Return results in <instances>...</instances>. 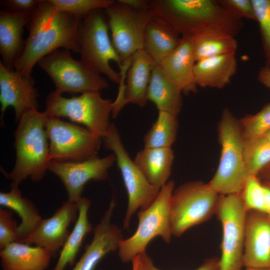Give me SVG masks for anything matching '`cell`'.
<instances>
[{"label": "cell", "instance_id": "39", "mask_svg": "<svg viewBox=\"0 0 270 270\" xmlns=\"http://www.w3.org/2000/svg\"><path fill=\"white\" fill-rule=\"evenodd\" d=\"M141 262L146 270H161L154 264L146 252L141 254ZM195 270H219V258L216 257L208 258Z\"/></svg>", "mask_w": 270, "mask_h": 270}, {"label": "cell", "instance_id": "41", "mask_svg": "<svg viewBox=\"0 0 270 270\" xmlns=\"http://www.w3.org/2000/svg\"><path fill=\"white\" fill-rule=\"evenodd\" d=\"M258 78L261 84L270 88V66L266 65L262 67L258 72Z\"/></svg>", "mask_w": 270, "mask_h": 270}, {"label": "cell", "instance_id": "36", "mask_svg": "<svg viewBox=\"0 0 270 270\" xmlns=\"http://www.w3.org/2000/svg\"><path fill=\"white\" fill-rule=\"evenodd\" d=\"M13 212L4 207L0 208V250L8 244L18 242V225L12 218Z\"/></svg>", "mask_w": 270, "mask_h": 270}, {"label": "cell", "instance_id": "3", "mask_svg": "<svg viewBox=\"0 0 270 270\" xmlns=\"http://www.w3.org/2000/svg\"><path fill=\"white\" fill-rule=\"evenodd\" d=\"M47 116L34 110L24 114L14 132L16 159L8 174L12 182L20 184L30 178L38 182L44 176L52 161L49 141L45 128Z\"/></svg>", "mask_w": 270, "mask_h": 270}, {"label": "cell", "instance_id": "44", "mask_svg": "<svg viewBox=\"0 0 270 270\" xmlns=\"http://www.w3.org/2000/svg\"><path fill=\"white\" fill-rule=\"evenodd\" d=\"M140 256L141 254L137 256L132 260V270H137L138 265L140 260Z\"/></svg>", "mask_w": 270, "mask_h": 270}, {"label": "cell", "instance_id": "1", "mask_svg": "<svg viewBox=\"0 0 270 270\" xmlns=\"http://www.w3.org/2000/svg\"><path fill=\"white\" fill-rule=\"evenodd\" d=\"M80 20L58 10L50 0H40L26 25L28 37L14 70L30 77L35 65L58 49L79 53L78 29Z\"/></svg>", "mask_w": 270, "mask_h": 270}, {"label": "cell", "instance_id": "42", "mask_svg": "<svg viewBox=\"0 0 270 270\" xmlns=\"http://www.w3.org/2000/svg\"><path fill=\"white\" fill-rule=\"evenodd\" d=\"M262 184L264 190V212L270 216V184Z\"/></svg>", "mask_w": 270, "mask_h": 270}, {"label": "cell", "instance_id": "28", "mask_svg": "<svg viewBox=\"0 0 270 270\" xmlns=\"http://www.w3.org/2000/svg\"><path fill=\"white\" fill-rule=\"evenodd\" d=\"M196 62L214 56L236 52L237 42L229 33L214 28L198 29L192 34Z\"/></svg>", "mask_w": 270, "mask_h": 270}, {"label": "cell", "instance_id": "8", "mask_svg": "<svg viewBox=\"0 0 270 270\" xmlns=\"http://www.w3.org/2000/svg\"><path fill=\"white\" fill-rule=\"evenodd\" d=\"M220 196L208 184L196 181L174 190L170 204L172 236L179 237L188 230L216 214Z\"/></svg>", "mask_w": 270, "mask_h": 270}, {"label": "cell", "instance_id": "37", "mask_svg": "<svg viewBox=\"0 0 270 270\" xmlns=\"http://www.w3.org/2000/svg\"><path fill=\"white\" fill-rule=\"evenodd\" d=\"M218 2L232 16L238 19L256 20L252 0H218Z\"/></svg>", "mask_w": 270, "mask_h": 270}, {"label": "cell", "instance_id": "26", "mask_svg": "<svg viewBox=\"0 0 270 270\" xmlns=\"http://www.w3.org/2000/svg\"><path fill=\"white\" fill-rule=\"evenodd\" d=\"M174 158L171 148H144L134 160L149 182L160 190L168 182Z\"/></svg>", "mask_w": 270, "mask_h": 270}, {"label": "cell", "instance_id": "15", "mask_svg": "<svg viewBox=\"0 0 270 270\" xmlns=\"http://www.w3.org/2000/svg\"><path fill=\"white\" fill-rule=\"evenodd\" d=\"M38 94L32 76L27 77L0 62V102L1 123L6 109L12 107L18 122L26 112L38 110Z\"/></svg>", "mask_w": 270, "mask_h": 270}, {"label": "cell", "instance_id": "17", "mask_svg": "<svg viewBox=\"0 0 270 270\" xmlns=\"http://www.w3.org/2000/svg\"><path fill=\"white\" fill-rule=\"evenodd\" d=\"M245 268H270V216L246 212L243 257Z\"/></svg>", "mask_w": 270, "mask_h": 270}, {"label": "cell", "instance_id": "10", "mask_svg": "<svg viewBox=\"0 0 270 270\" xmlns=\"http://www.w3.org/2000/svg\"><path fill=\"white\" fill-rule=\"evenodd\" d=\"M45 128L52 160L74 162L98 157L102 138L86 128L47 116Z\"/></svg>", "mask_w": 270, "mask_h": 270}, {"label": "cell", "instance_id": "45", "mask_svg": "<svg viewBox=\"0 0 270 270\" xmlns=\"http://www.w3.org/2000/svg\"><path fill=\"white\" fill-rule=\"evenodd\" d=\"M137 270H146L144 269V266H143L142 264V262H141V256H140V263H139V264L138 265Z\"/></svg>", "mask_w": 270, "mask_h": 270}, {"label": "cell", "instance_id": "13", "mask_svg": "<svg viewBox=\"0 0 270 270\" xmlns=\"http://www.w3.org/2000/svg\"><path fill=\"white\" fill-rule=\"evenodd\" d=\"M104 12L112 44L122 64L130 60L137 50L144 49L145 30L152 14L150 10L134 9L118 0Z\"/></svg>", "mask_w": 270, "mask_h": 270}, {"label": "cell", "instance_id": "20", "mask_svg": "<svg viewBox=\"0 0 270 270\" xmlns=\"http://www.w3.org/2000/svg\"><path fill=\"white\" fill-rule=\"evenodd\" d=\"M32 15L16 14L0 10V54L2 64L10 69L21 56L26 44L24 28Z\"/></svg>", "mask_w": 270, "mask_h": 270}, {"label": "cell", "instance_id": "2", "mask_svg": "<svg viewBox=\"0 0 270 270\" xmlns=\"http://www.w3.org/2000/svg\"><path fill=\"white\" fill-rule=\"evenodd\" d=\"M152 15L168 22L181 36L204 28L222 30L235 37L244 26L242 20L232 16L218 0H151Z\"/></svg>", "mask_w": 270, "mask_h": 270}, {"label": "cell", "instance_id": "47", "mask_svg": "<svg viewBox=\"0 0 270 270\" xmlns=\"http://www.w3.org/2000/svg\"><path fill=\"white\" fill-rule=\"evenodd\" d=\"M270 142V130L268 131L264 136Z\"/></svg>", "mask_w": 270, "mask_h": 270}, {"label": "cell", "instance_id": "32", "mask_svg": "<svg viewBox=\"0 0 270 270\" xmlns=\"http://www.w3.org/2000/svg\"><path fill=\"white\" fill-rule=\"evenodd\" d=\"M240 122L244 140L263 137L270 130V102L258 113L248 116Z\"/></svg>", "mask_w": 270, "mask_h": 270}, {"label": "cell", "instance_id": "33", "mask_svg": "<svg viewBox=\"0 0 270 270\" xmlns=\"http://www.w3.org/2000/svg\"><path fill=\"white\" fill-rule=\"evenodd\" d=\"M58 10L80 19L96 10H106L112 6L113 0H50Z\"/></svg>", "mask_w": 270, "mask_h": 270}, {"label": "cell", "instance_id": "9", "mask_svg": "<svg viewBox=\"0 0 270 270\" xmlns=\"http://www.w3.org/2000/svg\"><path fill=\"white\" fill-rule=\"evenodd\" d=\"M104 147L112 152L128 196V204L123 224L128 228L131 218L138 209L143 210L154 201L160 190L152 185L132 160L121 140L117 128L110 123L102 138Z\"/></svg>", "mask_w": 270, "mask_h": 270}, {"label": "cell", "instance_id": "21", "mask_svg": "<svg viewBox=\"0 0 270 270\" xmlns=\"http://www.w3.org/2000/svg\"><path fill=\"white\" fill-rule=\"evenodd\" d=\"M156 64L144 49L132 54L124 92V104L132 103L140 107L146 105L151 74Z\"/></svg>", "mask_w": 270, "mask_h": 270}, {"label": "cell", "instance_id": "11", "mask_svg": "<svg viewBox=\"0 0 270 270\" xmlns=\"http://www.w3.org/2000/svg\"><path fill=\"white\" fill-rule=\"evenodd\" d=\"M38 64L52 80L55 90L62 94L100 92L108 86L101 74L74 60L68 50L58 49L42 58Z\"/></svg>", "mask_w": 270, "mask_h": 270}, {"label": "cell", "instance_id": "22", "mask_svg": "<svg viewBox=\"0 0 270 270\" xmlns=\"http://www.w3.org/2000/svg\"><path fill=\"white\" fill-rule=\"evenodd\" d=\"M237 69L236 52L196 62L194 68L197 86L221 88L228 84Z\"/></svg>", "mask_w": 270, "mask_h": 270}, {"label": "cell", "instance_id": "35", "mask_svg": "<svg viewBox=\"0 0 270 270\" xmlns=\"http://www.w3.org/2000/svg\"><path fill=\"white\" fill-rule=\"evenodd\" d=\"M256 19L258 22L266 58L270 66V0H252Z\"/></svg>", "mask_w": 270, "mask_h": 270}, {"label": "cell", "instance_id": "29", "mask_svg": "<svg viewBox=\"0 0 270 270\" xmlns=\"http://www.w3.org/2000/svg\"><path fill=\"white\" fill-rule=\"evenodd\" d=\"M78 214L74 226L60 252L58 262L52 270H64L68 265L72 266L87 234L91 232L92 226L88 218V211L90 200L82 197L77 202Z\"/></svg>", "mask_w": 270, "mask_h": 270}, {"label": "cell", "instance_id": "25", "mask_svg": "<svg viewBox=\"0 0 270 270\" xmlns=\"http://www.w3.org/2000/svg\"><path fill=\"white\" fill-rule=\"evenodd\" d=\"M182 93L180 88L166 74L161 66L156 64L148 89V100L155 104L158 111L177 116L182 106Z\"/></svg>", "mask_w": 270, "mask_h": 270}, {"label": "cell", "instance_id": "31", "mask_svg": "<svg viewBox=\"0 0 270 270\" xmlns=\"http://www.w3.org/2000/svg\"><path fill=\"white\" fill-rule=\"evenodd\" d=\"M244 158L248 175L258 176L270 164V142L264 136L244 140Z\"/></svg>", "mask_w": 270, "mask_h": 270}, {"label": "cell", "instance_id": "7", "mask_svg": "<svg viewBox=\"0 0 270 270\" xmlns=\"http://www.w3.org/2000/svg\"><path fill=\"white\" fill-rule=\"evenodd\" d=\"M112 103L110 99L103 98L99 92L68 98L54 90L47 96L44 112L47 116L66 118L82 124L103 138L110 124Z\"/></svg>", "mask_w": 270, "mask_h": 270}, {"label": "cell", "instance_id": "34", "mask_svg": "<svg viewBox=\"0 0 270 270\" xmlns=\"http://www.w3.org/2000/svg\"><path fill=\"white\" fill-rule=\"evenodd\" d=\"M240 196L246 212L257 210L264 212V188L258 176H248Z\"/></svg>", "mask_w": 270, "mask_h": 270}, {"label": "cell", "instance_id": "24", "mask_svg": "<svg viewBox=\"0 0 270 270\" xmlns=\"http://www.w3.org/2000/svg\"><path fill=\"white\" fill-rule=\"evenodd\" d=\"M180 40V35L168 22L152 15L145 30L144 50L156 64H160L176 48Z\"/></svg>", "mask_w": 270, "mask_h": 270}, {"label": "cell", "instance_id": "23", "mask_svg": "<svg viewBox=\"0 0 270 270\" xmlns=\"http://www.w3.org/2000/svg\"><path fill=\"white\" fill-rule=\"evenodd\" d=\"M2 270H46L52 257L46 248L15 242L0 251Z\"/></svg>", "mask_w": 270, "mask_h": 270}, {"label": "cell", "instance_id": "5", "mask_svg": "<svg viewBox=\"0 0 270 270\" xmlns=\"http://www.w3.org/2000/svg\"><path fill=\"white\" fill-rule=\"evenodd\" d=\"M108 30L104 10H94L80 20L78 29L80 60L90 70L104 74L113 82L120 84V74L111 67L110 62L114 61L120 66L122 62Z\"/></svg>", "mask_w": 270, "mask_h": 270}, {"label": "cell", "instance_id": "38", "mask_svg": "<svg viewBox=\"0 0 270 270\" xmlns=\"http://www.w3.org/2000/svg\"><path fill=\"white\" fill-rule=\"evenodd\" d=\"M40 0H2L0 6L11 13L32 15Z\"/></svg>", "mask_w": 270, "mask_h": 270}, {"label": "cell", "instance_id": "19", "mask_svg": "<svg viewBox=\"0 0 270 270\" xmlns=\"http://www.w3.org/2000/svg\"><path fill=\"white\" fill-rule=\"evenodd\" d=\"M196 62L192 34L181 36L176 48L160 64L166 74L188 94L197 90L194 68Z\"/></svg>", "mask_w": 270, "mask_h": 270}, {"label": "cell", "instance_id": "16", "mask_svg": "<svg viewBox=\"0 0 270 270\" xmlns=\"http://www.w3.org/2000/svg\"><path fill=\"white\" fill-rule=\"evenodd\" d=\"M78 214L77 203L68 200L52 216L42 219L30 234L20 242L44 248L53 258L56 257L70 236L69 226L76 221Z\"/></svg>", "mask_w": 270, "mask_h": 270}, {"label": "cell", "instance_id": "30", "mask_svg": "<svg viewBox=\"0 0 270 270\" xmlns=\"http://www.w3.org/2000/svg\"><path fill=\"white\" fill-rule=\"evenodd\" d=\"M178 128L176 116L158 111L156 122L144 136V148H170L175 141Z\"/></svg>", "mask_w": 270, "mask_h": 270}, {"label": "cell", "instance_id": "4", "mask_svg": "<svg viewBox=\"0 0 270 270\" xmlns=\"http://www.w3.org/2000/svg\"><path fill=\"white\" fill-rule=\"evenodd\" d=\"M218 136L220 160L215 174L207 184L219 195L240 194L248 176L244 158V138L240 122L227 108L222 114Z\"/></svg>", "mask_w": 270, "mask_h": 270}, {"label": "cell", "instance_id": "18", "mask_svg": "<svg viewBox=\"0 0 270 270\" xmlns=\"http://www.w3.org/2000/svg\"><path fill=\"white\" fill-rule=\"evenodd\" d=\"M115 206V200L112 199L95 226L92 241L72 270H94L106 254L118 249L124 238L122 230L111 222Z\"/></svg>", "mask_w": 270, "mask_h": 270}, {"label": "cell", "instance_id": "43", "mask_svg": "<svg viewBox=\"0 0 270 270\" xmlns=\"http://www.w3.org/2000/svg\"><path fill=\"white\" fill-rule=\"evenodd\" d=\"M258 176L262 182L270 184V164L260 172Z\"/></svg>", "mask_w": 270, "mask_h": 270}, {"label": "cell", "instance_id": "27", "mask_svg": "<svg viewBox=\"0 0 270 270\" xmlns=\"http://www.w3.org/2000/svg\"><path fill=\"white\" fill-rule=\"evenodd\" d=\"M18 185L12 182L9 192H0V205L15 211L20 218L17 236L18 242H21L30 234L42 218L34 204L22 196Z\"/></svg>", "mask_w": 270, "mask_h": 270}, {"label": "cell", "instance_id": "14", "mask_svg": "<svg viewBox=\"0 0 270 270\" xmlns=\"http://www.w3.org/2000/svg\"><path fill=\"white\" fill-rule=\"evenodd\" d=\"M116 162L112 153L104 158L74 162L52 160L48 170L64 184L68 200L76 202L82 196L85 184L90 180L102 181L108 176V170Z\"/></svg>", "mask_w": 270, "mask_h": 270}, {"label": "cell", "instance_id": "6", "mask_svg": "<svg viewBox=\"0 0 270 270\" xmlns=\"http://www.w3.org/2000/svg\"><path fill=\"white\" fill-rule=\"evenodd\" d=\"M174 183L168 181L160 190L151 205L138 212V226L133 235L123 239L118 248V256L124 262H128L146 252L148 244L154 238L161 237L170 243L172 236L170 222V204Z\"/></svg>", "mask_w": 270, "mask_h": 270}, {"label": "cell", "instance_id": "12", "mask_svg": "<svg viewBox=\"0 0 270 270\" xmlns=\"http://www.w3.org/2000/svg\"><path fill=\"white\" fill-rule=\"evenodd\" d=\"M246 210L240 194L220 195L216 214L222 227L219 270H242Z\"/></svg>", "mask_w": 270, "mask_h": 270}, {"label": "cell", "instance_id": "46", "mask_svg": "<svg viewBox=\"0 0 270 270\" xmlns=\"http://www.w3.org/2000/svg\"><path fill=\"white\" fill-rule=\"evenodd\" d=\"M245 270H270V268H246Z\"/></svg>", "mask_w": 270, "mask_h": 270}, {"label": "cell", "instance_id": "40", "mask_svg": "<svg viewBox=\"0 0 270 270\" xmlns=\"http://www.w3.org/2000/svg\"><path fill=\"white\" fill-rule=\"evenodd\" d=\"M118 1L135 10L145 11H148L150 10V0H118Z\"/></svg>", "mask_w": 270, "mask_h": 270}]
</instances>
